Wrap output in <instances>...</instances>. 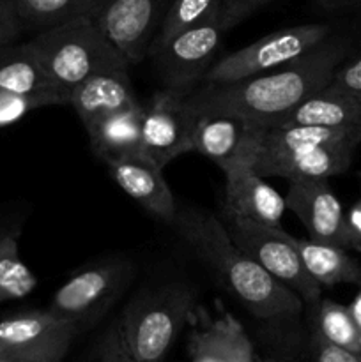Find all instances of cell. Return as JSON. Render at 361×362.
<instances>
[{
  "instance_id": "obj_1",
  "label": "cell",
  "mask_w": 361,
  "mask_h": 362,
  "mask_svg": "<svg viewBox=\"0 0 361 362\" xmlns=\"http://www.w3.org/2000/svg\"><path fill=\"white\" fill-rule=\"evenodd\" d=\"M347 42L328 37L282 67L232 81L202 83L190 94L198 115H230L271 127L304 99L328 87L347 55Z\"/></svg>"
},
{
  "instance_id": "obj_2",
  "label": "cell",
  "mask_w": 361,
  "mask_h": 362,
  "mask_svg": "<svg viewBox=\"0 0 361 362\" xmlns=\"http://www.w3.org/2000/svg\"><path fill=\"white\" fill-rule=\"evenodd\" d=\"M172 226L253 317L275 320L299 313L303 300L244 255L216 216L193 207L177 209Z\"/></svg>"
},
{
  "instance_id": "obj_3",
  "label": "cell",
  "mask_w": 361,
  "mask_h": 362,
  "mask_svg": "<svg viewBox=\"0 0 361 362\" xmlns=\"http://www.w3.org/2000/svg\"><path fill=\"white\" fill-rule=\"evenodd\" d=\"M27 46L52 83L69 98L92 74L130 73V62L110 41L96 18L81 16L38 32Z\"/></svg>"
},
{
  "instance_id": "obj_4",
  "label": "cell",
  "mask_w": 361,
  "mask_h": 362,
  "mask_svg": "<svg viewBox=\"0 0 361 362\" xmlns=\"http://www.w3.org/2000/svg\"><path fill=\"white\" fill-rule=\"evenodd\" d=\"M197 308V290L172 281L134 297L120 318L124 341L137 362H161L188 327Z\"/></svg>"
},
{
  "instance_id": "obj_5",
  "label": "cell",
  "mask_w": 361,
  "mask_h": 362,
  "mask_svg": "<svg viewBox=\"0 0 361 362\" xmlns=\"http://www.w3.org/2000/svg\"><path fill=\"white\" fill-rule=\"evenodd\" d=\"M227 230L244 255L260 265L276 281L292 290L303 304L314 306L322 299V286L308 274L299 253L282 226L243 218H227Z\"/></svg>"
},
{
  "instance_id": "obj_6",
  "label": "cell",
  "mask_w": 361,
  "mask_h": 362,
  "mask_svg": "<svg viewBox=\"0 0 361 362\" xmlns=\"http://www.w3.org/2000/svg\"><path fill=\"white\" fill-rule=\"evenodd\" d=\"M329 34L331 27L326 23L296 25L276 30L216 60L205 74L204 83H232L268 73L299 59L326 41Z\"/></svg>"
},
{
  "instance_id": "obj_7",
  "label": "cell",
  "mask_w": 361,
  "mask_h": 362,
  "mask_svg": "<svg viewBox=\"0 0 361 362\" xmlns=\"http://www.w3.org/2000/svg\"><path fill=\"white\" fill-rule=\"evenodd\" d=\"M223 34L225 28L216 4L200 21L179 32L161 48L149 53L158 67L165 88L190 94L200 87L205 74L216 62Z\"/></svg>"
},
{
  "instance_id": "obj_8",
  "label": "cell",
  "mask_w": 361,
  "mask_h": 362,
  "mask_svg": "<svg viewBox=\"0 0 361 362\" xmlns=\"http://www.w3.org/2000/svg\"><path fill=\"white\" fill-rule=\"evenodd\" d=\"M190 94L163 87L142 110V147L161 168L193 152L198 113Z\"/></svg>"
},
{
  "instance_id": "obj_9",
  "label": "cell",
  "mask_w": 361,
  "mask_h": 362,
  "mask_svg": "<svg viewBox=\"0 0 361 362\" xmlns=\"http://www.w3.org/2000/svg\"><path fill=\"white\" fill-rule=\"evenodd\" d=\"M130 283V265L108 262L91 265L71 276L52 297L48 310L62 320L84 329L103 317Z\"/></svg>"
},
{
  "instance_id": "obj_10",
  "label": "cell",
  "mask_w": 361,
  "mask_h": 362,
  "mask_svg": "<svg viewBox=\"0 0 361 362\" xmlns=\"http://www.w3.org/2000/svg\"><path fill=\"white\" fill-rule=\"evenodd\" d=\"M357 144H361L360 136H350L329 144H304L278 152H255L250 165L264 179L280 177L287 182L301 179L328 180L349 170Z\"/></svg>"
},
{
  "instance_id": "obj_11",
  "label": "cell",
  "mask_w": 361,
  "mask_h": 362,
  "mask_svg": "<svg viewBox=\"0 0 361 362\" xmlns=\"http://www.w3.org/2000/svg\"><path fill=\"white\" fill-rule=\"evenodd\" d=\"M173 0H105L96 21L131 64L149 55Z\"/></svg>"
},
{
  "instance_id": "obj_12",
  "label": "cell",
  "mask_w": 361,
  "mask_h": 362,
  "mask_svg": "<svg viewBox=\"0 0 361 362\" xmlns=\"http://www.w3.org/2000/svg\"><path fill=\"white\" fill-rule=\"evenodd\" d=\"M188 327L190 362H255L250 336L229 311L218 308L212 315L204 306H197Z\"/></svg>"
},
{
  "instance_id": "obj_13",
  "label": "cell",
  "mask_w": 361,
  "mask_h": 362,
  "mask_svg": "<svg viewBox=\"0 0 361 362\" xmlns=\"http://www.w3.org/2000/svg\"><path fill=\"white\" fill-rule=\"evenodd\" d=\"M285 205L303 223L308 239L350 250L345 212L328 180H290Z\"/></svg>"
},
{
  "instance_id": "obj_14",
  "label": "cell",
  "mask_w": 361,
  "mask_h": 362,
  "mask_svg": "<svg viewBox=\"0 0 361 362\" xmlns=\"http://www.w3.org/2000/svg\"><path fill=\"white\" fill-rule=\"evenodd\" d=\"M225 175L227 218H243L280 226L287 211L285 197L265 182L244 159H236L222 168Z\"/></svg>"
},
{
  "instance_id": "obj_15",
  "label": "cell",
  "mask_w": 361,
  "mask_h": 362,
  "mask_svg": "<svg viewBox=\"0 0 361 362\" xmlns=\"http://www.w3.org/2000/svg\"><path fill=\"white\" fill-rule=\"evenodd\" d=\"M117 186L152 216L172 225L177 214L176 198L161 166L147 154L105 163Z\"/></svg>"
},
{
  "instance_id": "obj_16",
  "label": "cell",
  "mask_w": 361,
  "mask_h": 362,
  "mask_svg": "<svg viewBox=\"0 0 361 362\" xmlns=\"http://www.w3.org/2000/svg\"><path fill=\"white\" fill-rule=\"evenodd\" d=\"M258 126L230 115H198L193 152L214 161L219 168L236 159L250 163Z\"/></svg>"
},
{
  "instance_id": "obj_17",
  "label": "cell",
  "mask_w": 361,
  "mask_h": 362,
  "mask_svg": "<svg viewBox=\"0 0 361 362\" xmlns=\"http://www.w3.org/2000/svg\"><path fill=\"white\" fill-rule=\"evenodd\" d=\"M138 105L130 73L92 74L69 92V106H73L85 129L105 117Z\"/></svg>"
},
{
  "instance_id": "obj_18",
  "label": "cell",
  "mask_w": 361,
  "mask_h": 362,
  "mask_svg": "<svg viewBox=\"0 0 361 362\" xmlns=\"http://www.w3.org/2000/svg\"><path fill=\"white\" fill-rule=\"evenodd\" d=\"M0 90L20 95H46L55 99L57 105H69V98L52 83L27 42L0 48Z\"/></svg>"
},
{
  "instance_id": "obj_19",
  "label": "cell",
  "mask_w": 361,
  "mask_h": 362,
  "mask_svg": "<svg viewBox=\"0 0 361 362\" xmlns=\"http://www.w3.org/2000/svg\"><path fill=\"white\" fill-rule=\"evenodd\" d=\"M142 110L138 105L105 117L87 127L91 148L103 163L145 154L142 147Z\"/></svg>"
},
{
  "instance_id": "obj_20",
  "label": "cell",
  "mask_w": 361,
  "mask_h": 362,
  "mask_svg": "<svg viewBox=\"0 0 361 362\" xmlns=\"http://www.w3.org/2000/svg\"><path fill=\"white\" fill-rule=\"evenodd\" d=\"M361 117V101L328 85L304 99L275 126L356 127Z\"/></svg>"
},
{
  "instance_id": "obj_21",
  "label": "cell",
  "mask_w": 361,
  "mask_h": 362,
  "mask_svg": "<svg viewBox=\"0 0 361 362\" xmlns=\"http://www.w3.org/2000/svg\"><path fill=\"white\" fill-rule=\"evenodd\" d=\"M290 240L299 253L308 274L321 286L361 283L360 264L347 255V250L311 239H297L292 235Z\"/></svg>"
},
{
  "instance_id": "obj_22",
  "label": "cell",
  "mask_w": 361,
  "mask_h": 362,
  "mask_svg": "<svg viewBox=\"0 0 361 362\" xmlns=\"http://www.w3.org/2000/svg\"><path fill=\"white\" fill-rule=\"evenodd\" d=\"M78 325L62 320L50 310L27 311L0 322V354L20 352L50 341Z\"/></svg>"
},
{
  "instance_id": "obj_23",
  "label": "cell",
  "mask_w": 361,
  "mask_h": 362,
  "mask_svg": "<svg viewBox=\"0 0 361 362\" xmlns=\"http://www.w3.org/2000/svg\"><path fill=\"white\" fill-rule=\"evenodd\" d=\"M105 0H14L23 30H46L81 16H98Z\"/></svg>"
},
{
  "instance_id": "obj_24",
  "label": "cell",
  "mask_w": 361,
  "mask_h": 362,
  "mask_svg": "<svg viewBox=\"0 0 361 362\" xmlns=\"http://www.w3.org/2000/svg\"><path fill=\"white\" fill-rule=\"evenodd\" d=\"M310 308L315 336L361 356V331L349 306L331 299H321Z\"/></svg>"
},
{
  "instance_id": "obj_25",
  "label": "cell",
  "mask_w": 361,
  "mask_h": 362,
  "mask_svg": "<svg viewBox=\"0 0 361 362\" xmlns=\"http://www.w3.org/2000/svg\"><path fill=\"white\" fill-rule=\"evenodd\" d=\"M35 286L38 278L21 262L16 237H0V304L27 297Z\"/></svg>"
},
{
  "instance_id": "obj_26",
  "label": "cell",
  "mask_w": 361,
  "mask_h": 362,
  "mask_svg": "<svg viewBox=\"0 0 361 362\" xmlns=\"http://www.w3.org/2000/svg\"><path fill=\"white\" fill-rule=\"evenodd\" d=\"M216 4L218 0H173L149 53L161 48L179 32L186 30L188 27L200 21Z\"/></svg>"
},
{
  "instance_id": "obj_27",
  "label": "cell",
  "mask_w": 361,
  "mask_h": 362,
  "mask_svg": "<svg viewBox=\"0 0 361 362\" xmlns=\"http://www.w3.org/2000/svg\"><path fill=\"white\" fill-rule=\"evenodd\" d=\"M78 332H80V329L73 327L52 338L50 341L42 343V345L34 346V349L0 354V362H62Z\"/></svg>"
},
{
  "instance_id": "obj_28",
  "label": "cell",
  "mask_w": 361,
  "mask_h": 362,
  "mask_svg": "<svg viewBox=\"0 0 361 362\" xmlns=\"http://www.w3.org/2000/svg\"><path fill=\"white\" fill-rule=\"evenodd\" d=\"M92 362H137L124 341L120 322H115L99 339Z\"/></svg>"
},
{
  "instance_id": "obj_29",
  "label": "cell",
  "mask_w": 361,
  "mask_h": 362,
  "mask_svg": "<svg viewBox=\"0 0 361 362\" xmlns=\"http://www.w3.org/2000/svg\"><path fill=\"white\" fill-rule=\"evenodd\" d=\"M269 2H273V0H218L219 18H222L225 32L243 23L246 18L268 6Z\"/></svg>"
},
{
  "instance_id": "obj_30",
  "label": "cell",
  "mask_w": 361,
  "mask_h": 362,
  "mask_svg": "<svg viewBox=\"0 0 361 362\" xmlns=\"http://www.w3.org/2000/svg\"><path fill=\"white\" fill-rule=\"evenodd\" d=\"M329 87L361 101V55H357L353 62L343 64V66L340 64V67L333 74Z\"/></svg>"
},
{
  "instance_id": "obj_31",
  "label": "cell",
  "mask_w": 361,
  "mask_h": 362,
  "mask_svg": "<svg viewBox=\"0 0 361 362\" xmlns=\"http://www.w3.org/2000/svg\"><path fill=\"white\" fill-rule=\"evenodd\" d=\"M311 350H314V362H361L360 354L333 345L315 334L311 338Z\"/></svg>"
},
{
  "instance_id": "obj_32",
  "label": "cell",
  "mask_w": 361,
  "mask_h": 362,
  "mask_svg": "<svg viewBox=\"0 0 361 362\" xmlns=\"http://www.w3.org/2000/svg\"><path fill=\"white\" fill-rule=\"evenodd\" d=\"M23 27L18 18L14 0H0V48L13 45L14 39L21 34Z\"/></svg>"
},
{
  "instance_id": "obj_33",
  "label": "cell",
  "mask_w": 361,
  "mask_h": 362,
  "mask_svg": "<svg viewBox=\"0 0 361 362\" xmlns=\"http://www.w3.org/2000/svg\"><path fill=\"white\" fill-rule=\"evenodd\" d=\"M347 233H349L350 250L361 251V200L356 202L345 212Z\"/></svg>"
},
{
  "instance_id": "obj_34",
  "label": "cell",
  "mask_w": 361,
  "mask_h": 362,
  "mask_svg": "<svg viewBox=\"0 0 361 362\" xmlns=\"http://www.w3.org/2000/svg\"><path fill=\"white\" fill-rule=\"evenodd\" d=\"M317 2H319V6H322L324 9H329V11L361 6V0H317Z\"/></svg>"
},
{
  "instance_id": "obj_35",
  "label": "cell",
  "mask_w": 361,
  "mask_h": 362,
  "mask_svg": "<svg viewBox=\"0 0 361 362\" xmlns=\"http://www.w3.org/2000/svg\"><path fill=\"white\" fill-rule=\"evenodd\" d=\"M349 310H350V313H353L354 320H356L357 327H360V331H361V288H360V292L356 293V297H354L353 303H350Z\"/></svg>"
},
{
  "instance_id": "obj_36",
  "label": "cell",
  "mask_w": 361,
  "mask_h": 362,
  "mask_svg": "<svg viewBox=\"0 0 361 362\" xmlns=\"http://www.w3.org/2000/svg\"><path fill=\"white\" fill-rule=\"evenodd\" d=\"M357 133H360V138H361V117H360V120H357Z\"/></svg>"
}]
</instances>
